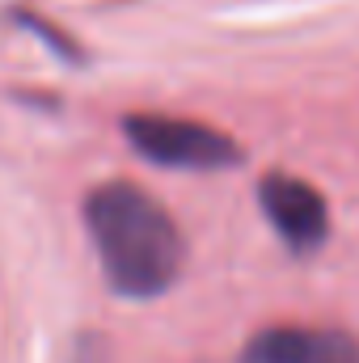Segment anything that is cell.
<instances>
[{
  "label": "cell",
  "mask_w": 359,
  "mask_h": 363,
  "mask_svg": "<svg viewBox=\"0 0 359 363\" xmlns=\"http://www.w3.org/2000/svg\"><path fill=\"white\" fill-rule=\"evenodd\" d=\"M258 199H263V211H267V220L275 224V233H279L296 254H309V250H317V245L330 237L326 199H321L304 178L267 174V182L258 186Z\"/></svg>",
  "instance_id": "3"
},
{
  "label": "cell",
  "mask_w": 359,
  "mask_h": 363,
  "mask_svg": "<svg viewBox=\"0 0 359 363\" xmlns=\"http://www.w3.org/2000/svg\"><path fill=\"white\" fill-rule=\"evenodd\" d=\"M241 363H359V342L347 330L275 325L245 342Z\"/></svg>",
  "instance_id": "4"
},
{
  "label": "cell",
  "mask_w": 359,
  "mask_h": 363,
  "mask_svg": "<svg viewBox=\"0 0 359 363\" xmlns=\"http://www.w3.org/2000/svg\"><path fill=\"white\" fill-rule=\"evenodd\" d=\"M85 224L97 245L106 283L118 296L153 300L170 291L186 262V241L174 216L131 182H106L85 199Z\"/></svg>",
  "instance_id": "1"
},
{
  "label": "cell",
  "mask_w": 359,
  "mask_h": 363,
  "mask_svg": "<svg viewBox=\"0 0 359 363\" xmlns=\"http://www.w3.org/2000/svg\"><path fill=\"white\" fill-rule=\"evenodd\" d=\"M131 148L144 161L170 165V169H224L241 161V148L194 118H174V114H131L123 123Z\"/></svg>",
  "instance_id": "2"
}]
</instances>
